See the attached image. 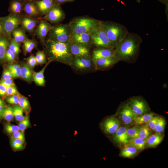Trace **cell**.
I'll return each instance as SVG.
<instances>
[{"mask_svg": "<svg viewBox=\"0 0 168 168\" xmlns=\"http://www.w3.org/2000/svg\"><path fill=\"white\" fill-rule=\"evenodd\" d=\"M44 51L48 62H59L71 66L74 57L70 48V43L48 39L45 43Z\"/></svg>", "mask_w": 168, "mask_h": 168, "instance_id": "obj_1", "label": "cell"}, {"mask_svg": "<svg viewBox=\"0 0 168 168\" xmlns=\"http://www.w3.org/2000/svg\"><path fill=\"white\" fill-rule=\"evenodd\" d=\"M142 41L137 34L128 32L114 48L119 60L127 61L134 58L138 52Z\"/></svg>", "mask_w": 168, "mask_h": 168, "instance_id": "obj_2", "label": "cell"}, {"mask_svg": "<svg viewBox=\"0 0 168 168\" xmlns=\"http://www.w3.org/2000/svg\"><path fill=\"white\" fill-rule=\"evenodd\" d=\"M101 25L113 49L128 32L125 26L117 23L102 21Z\"/></svg>", "mask_w": 168, "mask_h": 168, "instance_id": "obj_3", "label": "cell"}, {"mask_svg": "<svg viewBox=\"0 0 168 168\" xmlns=\"http://www.w3.org/2000/svg\"><path fill=\"white\" fill-rule=\"evenodd\" d=\"M102 21L87 17H81L72 21L68 26L71 32L90 34L100 25Z\"/></svg>", "mask_w": 168, "mask_h": 168, "instance_id": "obj_4", "label": "cell"}, {"mask_svg": "<svg viewBox=\"0 0 168 168\" xmlns=\"http://www.w3.org/2000/svg\"><path fill=\"white\" fill-rule=\"evenodd\" d=\"M49 38L63 42H69L71 31L68 26L60 25L52 27L49 31Z\"/></svg>", "mask_w": 168, "mask_h": 168, "instance_id": "obj_5", "label": "cell"}, {"mask_svg": "<svg viewBox=\"0 0 168 168\" xmlns=\"http://www.w3.org/2000/svg\"><path fill=\"white\" fill-rule=\"evenodd\" d=\"M101 23L100 26L90 34L91 42L94 45L99 47L113 49L111 46Z\"/></svg>", "mask_w": 168, "mask_h": 168, "instance_id": "obj_6", "label": "cell"}, {"mask_svg": "<svg viewBox=\"0 0 168 168\" xmlns=\"http://www.w3.org/2000/svg\"><path fill=\"white\" fill-rule=\"evenodd\" d=\"M20 22V17L16 15L10 14L0 17V23L3 31L8 36L18 27Z\"/></svg>", "mask_w": 168, "mask_h": 168, "instance_id": "obj_7", "label": "cell"}, {"mask_svg": "<svg viewBox=\"0 0 168 168\" xmlns=\"http://www.w3.org/2000/svg\"><path fill=\"white\" fill-rule=\"evenodd\" d=\"M71 66L76 70L81 72L89 71L95 67L90 57H74Z\"/></svg>", "mask_w": 168, "mask_h": 168, "instance_id": "obj_8", "label": "cell"}, {"mask_svg": "<svg viewBox=\"0 0 168 168\" xmlns=\"http://www.w3.org/2000/svg\"><path fill=\"white\" fill-rule=\"evenodd\" d=\"M64 17V14L61 8L58 6L53 5L44 17L52 23H57Z\"/></svg>", "mask_w": 168, "mask_h": 168, "instance_id": "obj_9", "label": "cell"}, {"mask_svg": "<svg viewBox=\"0 0 168 168\" xmlns=\"http://www.w3.org/2000/svg\"><path fill=\"white\" fill-rule=\"evenodd\" d=\"M120 123L118 119L111 116L105 119L101 124V128L105 133L114 134L119 128Z\"/></svg>", "mask_w": 168, "mask_h": 168, "instance_id": "obj_10", "label": "cell"}, {"mask_svg": "<svg viewBox=\"0 0 168 168\" xmlns=\"http://www.w3.org/2000/svg\"><path fill=\"white\" fill-rule=\"evenodd\" d=\"M69 43L70 50L74 57H90L88 46L76 43Z\"/></svg>", "mask_w": 168, "mask_h": 168, "instance_id": "obj_11", "label": "cell"}, {"mask_svg": "<svg viewBox=\"0 0 168 168\" xmlns=\"http://www.w3.org/2000/svg\"><path fill=\"white\" fill-rule=\"evenodd\" d=\"M130 106L137 116L146 113L148 110L146 102L139 98L132 99L130 102Z\"/></svg>", "mask_w": 168, "mask_h": 168, "instance_id": "obj_12", "label": "cell"}, {"mask_svg": "<svg viewBox=\"0 0 168 168\" xmlns=\"http://www.w3.org/2000/svg\"><path fill=\"white\" fill-rule=\"evenodd\" d=\"M95 68L99 70L105 69L116 63L119 60L117 57L113 58H101L92 60Z\"/></svg>", "mask_w": 168, "mask_h": 168, "instance_id": "obj_13", "label": "cell"}, {"mask_svg": "<svg viewBox=\"0 0 168 168\" xmlns=\"http://www.w3.org/2000/svg\"><path fill=\"white\" fill-rule=\"evenodd\" d=\"M117 57L114 49L99 47L94 50L92 53V60L101 58H113Z\"/></svg>", "mask_w": 168, "mask_h": 168, "instance_id": "obj_14", "label": "cell"}, {"mask_svg": "<svg viewBox=\"0 0 168 168\" xmlns=\"http://www.w3.org/2000/svg\"><path fill=\"white\" fill-rule=\"evenodd\" d=\"M128 128L126 127H119L113 134V141L120 145L127 144L128 140L127 133V130Z\"/></svg>", "mask_w": 168, "mask_h": 168, "instance_id": "obj_15", "label": "cell"}, {"mask_svg": "<svg viewBox=\"0 0 168 168\" xmlns=\"http://www.w3.org/2000/svg\"><path fill=\"white\" fill-rule=\"evenodd\" d=\"M91 42L90 34H76L71 32L69 43H76L88 46Z\"/></svg>", "mask_w": 168, "mask_h": 168, "instance_id": "obj_16", "label": "cell"}, {"mask_svg": "<svg viewBox=\"0 0 168 168\" xmlns=\"http://www.w3.org/2000/svg\"><path fill=\"white\" fill-rule=\"evenodd\" d=\"M120 114L122 120L126 124L132 123L137 116L128 105L123 106Z\"/></svg>", "mask_w": 168, "mask_h": 168, "instance_id": "obj_17", "label": "cell"}, {"mask_svg": "<svg viewBox=\"0 0 168 168\" xmlns=\"http://www.w3.org/2000/svg\"><path fill=\"white\" fill-rule=\"evenodd\" d=\"M51 27L46 21H41L37 28L36 34L38 37L41 40H44Z\"/></svg>", "mask_w": 168, "mask_h": 168, "instance_id": "obj_18", "label": "cell"}, {"mask_svg": "<svg viewBox=\"0 0 168 168\" xmlns=\"http://www.w3.org/2000/svg\"><path fill=\"white\" fill-rule=\"evenodd\" d=\"M39 12L45 15L54 5L53 0H41L36 2Z\"/></svg>", "mask_w": 168, "mask_h": 168, "instance_id": "obj_19", "label": "cell"}, {"mask_svg": "<svg viewBox=\"0 0 168 168\" xmlns=\"http://www.w3.org/2000/svg\"><path fill=\"white\" fill-rule=\"evenodd\" d=\"M163 139V136L160 133L151 135L147 139L146 144L149 147H155L159 144Z\"/></svg>", "mask_w": 168, "mask_h": 168, "instance_id": "obj_20", "label": "cell"}, {"mask_svg": "<svg viewBox=\"0 0 168 168\" xmlns=\"http://www.w3.org/2000/svg\"><path fill=\"white\" fill-rule=\"evenodd\" d=\"M21 23L22 27L26 30L31 32L35 29L37 23V21L29 17H24L22 19Z\"/></svg>", "mask_w": 168, "mask_h": 168, "instance_id": "obj_21", "label": "cell"}, {"mask_svg": "<svg viewBox=\"0 0 168 168\" xmlns=\"http://www.w3.org/2000/svg\"><path fill=\"white\" fill-rule=\"evenodd\" d=\"M33 73L27 64L23 63L21 67V77L28 82H31L33 79Z\"/></svg>", "mask_w": 168, "mask_h": 168, "instance_id": "obj_22", "label": "cell"}, {"mask_svg": "<svg viewBox=\"0 0 168 168\" xmlns=\"http://www.w3.org/2000/svg\"><path fill=\"white\" fill-rule=\"evenodd\" d=\"M50 63L49 62L47 63L40 71L33 73V79L38 85L40 86L44 85L45 81L44 73L45 68Z\"/></svg>", "mask_w": 168, "mask_h": 168, "instance_id": "obj_23", "label": "cell"}, {"mask_svg": "<svg viewBox=\"0 0 168 168\" xmlns=\"http://www.w3.org/2000/svg\"><path fill=\"white\" fill-rule=\"evenodd\" d=\"M128 145L122 149L120 155L123 157L126 158L133 157L137 154L139 150L133 146Z\"/></svg>", "mask_w": 168, "mask_h": 168, "instance_id": "obj_24", "label": "cell"}, {"mask_svg": "<svg viewBox=\"0 0 168 168\" xmlns=\"http://www.w3.org/2000/svg\"><path fill=\"white\" fill-rule=\"evenodd\" d=\"M24 10L25 12L29 15L36 16L39 14V11L38 7L32 2H28L25 3L24 6Z\"/></svg>", "mask_w": 168, "mask_h": 168, "instance_id": "obj_25", "label": "cell"}, {"mask_svg": "<svg viewBox=\"0 0 168 168\" xmlns=\"http://www.w3.org/2000/svg\"><path fill=\"white\" fill-rule=\"evenodd\" d=\"M146 144V140H143L137 137L128 140L127 144L133 146L139 150H142L144 149Z\"/></svg>", "mask_w": 168, "mask_h": 168, "instance_id": "obj_26", "label": "cell"}, {"mask_svg": "<svg viewBox=\"0 0 168 168\" xmlns=\"http://www.w3.org/2000/svg\"><path fill=\"white\" fill-rule=\"evenodd\" d=\"M9 43L8 40L3 37H0V61L6 60V54Z\"/></svg>", "mask_w": 168, "mask_h": 168, "instance_id": "obj_27", "label": "cell"}, {"mask_svg": "<svg viewBox=\"0 0 168 168\" xmlns=\"http://www.w3.org/2000/svg\"><path fill=\"white\" fill-rule=\"evenodd\" d=\"M17 95L19 97V105L26 114H28L31 111V107L28 100L19 93Z\"/></svg>", "mask_w": 168, "mask_h": 168, "instance_id": "obj_28", "label": "cell"}, {"mask_svg": "<svg viewBox=\"0 0 168 168\" xmlns=\"http://www.w3.org/2000/svg\"><path fill=\"white\" fill-rule=\"evenodd\" d=\"M154 115L152 113H145L142 115L137 116L134 121L138 124H142L147 123Z\"/></svg>", "mask_w": 168, "mask_h": 168, "instance_id": "obj_29", "label": "cell"}, {"mask_svg": "<svg viewBox=\"0 0 168 168\" xmlns=\"http://www.w3.org/2000/svg\"><path fill=\"white\" fill-rule=\"evenodd\" d=\"M10 144L12 148L15 151H21L25 147V143L22 140L12 137L10 139Z\"/></svg>", "mask_w": 168, "mask_h": 168, "instance_id": "obj_30", "label": "cell"}, {"mask_svg": "<svg viewBox=\"0 0 168 168\" xmlns=\"http://www.w3.org/2000/svg\"><path fill=\"white\" fill-rule=\"evenodd\" d=\"M151 129L147 124H144L141 126L139 129L138 137L140 138L147 140L151 135Z\"/></svg>", "mask_w": 168, "mask_h": 168, "instance_id": "obj_31", "label": "cell"}, {"mask_svg": "<svg viewBox=\"0 0 168 168\" xmlns=\"http://www.w3.org/2000/svg\"><path fill=\"white\" fill-rule=\"evenodd\" d=\"M14 40L18 43L23 42L26 39V35L21 29H15L12 32Z\"/></svg>", "mask_w": 168, "mask_h": 168, "instance_id": "obj_32", "label": "cell"}, {"mask_svg": "<svg viewBox=\"0 0 168 168\" xmlns=\"http://www.w3.org/2000/svg\"><path fill=\"white\" fill-rule=\"evenodd\" d=\"M7 68L10 70L13 78H18L21 77V67L19 64H11L7 66Z\"/></svg>", "mask_w": 168, "mask_h": 168, "instance_id": "obj_33", "label": "cell"}, {"mask_svg": "<svg viewBox=\"0 0 168 168\" xmlns=\"http://www.w3.org/2000/svg\"><path fill=\"white\" fill-rule=\"evenodd\" d=\"M14 117L13 107L10 106L6 107L2 115V119L8 123L12 121Z\"/></svg>", "mask_w": 168, "mask_h": 168, "instance_id": "obj_34", "label": "cell"}, {"mask_svg": "<svg viewBox=\"0 0 168 168\" xmlns=\"http://www.w3.org/2000/svg\"><path fill=\"white\" fill-rule=\"evenodd\" d=\"M22 8L21 3L19 1L15 0L10 3L9 9L11 12L15 14H18L21 12Z\"/></svg>", "mask_w": 168, "mask_h": 168, "instance_id": "obj_35", "label": "cell"}, {"mask_svg": "<svg viewBox=\"0 0 168 168\" xmlns=\"http://www.w3.org/2000/svg\"><path fill=\"white\" fill-rule=\"evenodd\" d=\"M29 114H26L24 116L23 120L19 121L18 126L19 130L24 133L25 130L29 128L30 126Z\"/></svg>", "mask_w": 168, "mask_h": 168, "instance_id": "obj_36", "label": "cell"}, {"mask_svg": "<svg viewBox=\"0 0 168 168\" xmlns=\"http://www.w3.org/2000/svg\"><path fill=\"white\" fill-rule=\"evenodd\" d=\"M35 46L36 43L34 40L26 39L23 42L24 52L25 54L30 52Z\"/></svg>", "mask_w": 168, "mask_h": 168, "instance_id": "obj_37", "label": "cell"}, {"mask_svg": "<svg viewBox=\"0 0 168 168\" xmlns=\"http://www.w3.org/2000/svg\"><path fill=\"white\" fill-rule=\"evenodd\" d=\"M23 109L19 105H16L13 107V114L14 117L18 121H20L23 119Z\"/></svg>", "mask_w": 168, "mask_h": 168, "instance_id": "obj_38", "label": "cell"}, {"mask_svg": "<svg viewBox=\"0 0 168 168\" xmlns=\"http://www.w3.org/2000/svg\"><path fill=\"white\" fill-rule=\"evenodd\" d=\"M4 129L7 134L12 135L14 133L19 130L18 125H14L9 123L4 125Z\"/></svg>", "mask_w": 168, "mask_h": 168, "instance_id": "obj_39", "label": "cell"}, {"mask_svg": "<svg viewBox=\"0 0 168 168\" xmlns=\"http://www.w3.org/2000/svg\"><path fill=\"white\" fill-rule=\"evenodd\" d=\"M165 125V119L162 117H159L154 130L158 133L163 132Z\"/></svg>", "mask_w": 168, "mask_h": 168, "instance_id": "obj_40", "label": "cell"}, {"mask_svg": "<svg viewBox=\"0 0 168 168\" xmlns=\"http://www.w3.org/2000/svg\"><path fill=\"white\" fill-rule=\"evenodd\" d=\"M139 129L138 127L135 126L127 129V133L128 140L138 137Z\"/></svg>", "mask_w": 168, "mask_h": 168, "instance_id": "obj_41", "label": "cell"}, {"mask_svg": "<svg viewBox=\"0 0 168 168\" xmlns=\"http://www.w3.org/2000/svg\"><path fill=\"white\" fill-rule=\"evenodd\" d=\"M9 49L14 53L16 55H17L19 54L20 50V44L14 39H12L9 45Z\"/></svg>", "mask_w": 168, "mask_h": 168, "instance_id": "obj_42", "label": "cell"}, {"mask_svg": "<svg viewBox=\"0 0 168 168\" xmlns=\"http://www.w3.org/2000/svg\"><path fill=\"white\" fill-rule=\"evenodd\" d=\"M37 64H41L47 63L46 55L43 52L39 51L36 54L35 56Z\"/></svg>", "mask_w": 168, "mask_h": 168, "instance_id": "obj_43", "label": "cell"}, {"mask_svg": "<svg viewBox=\"0 0 168 168\" xmlns=\"http://www.w3.org/2000/svg\"><path fill=\"white\" fill-rule=\"evenodd\" d=\"M16 55L9 49L7 51L6 60L8 63H12L15 60Z\"/></svg>", "mask_w": 168, "mask_h": 168, "instance_id": "obj_44", "label": "cell"}, {"mask_svg": "<svg viewBox=\"0 0 168 168\" xmlns=\"http://www.w3.org/2000/svg\"><path fill=\"white\" fill-rule=\"evenodd\" d=\"M11 135V137L15 138L20 139L22 140L24 143H26L24 133L20 130L16 131L12 133Z\"/></svg>", "mask_w": 168, "mask_h": 168, "instance_id": "obj_45", "label": "cell"}, {"mask_svg": "<svg viewBox=\"0 0 168 168\" xmlns=\"http://www.w3.org/2000/svg\"><path fill=\"white\" fill-rule=\"evenodd\" d=\"M19 92L14 85H12L7 88L6 95L10 96L12 95H17Z\"/></svg>", "mask_w": 168, "mask_h": 168, "instance_id": "obj_46", "label": "cell"}, {"mask_svg": "<svg viewBox=\"0 0 168 168\" xmlns=\"http://www.w3.org/2000/svg\"><path fill=\"white\" fill-rule=\"evenodd\" d=\"M159 117L157 116H154L147 123V126L150 129L152 130H155Z\"/></svg>", "mask_w": 168, "mask_h": 168, "instance_id": "obj_47", "label": "cell"}, {"mask_svg": "<svg viewBox=\"0 0 168 168\" xmlns=\"http://www.w3.org/2000/svg\"><path fill=\"white\" fill-rule=\"evenodd\" d=\"M27 64L29 67L32 68H34L37 64L35 57L33 55H31L26 58Z\"/></svg>", "mask_w": 168, "mask_h": 168, "instance_id": "obj_48", "label": "cell"}, {"mask_svg": "<svg viewBox=\"0 0 168 168\" xmlns=\"http://www.w3.org/2000/svg\"><path fill=\"white\" fill-rule=\"evenodd\" d=\"M6 100L9 104L17 105L19 103V97L18 95L11 96H9Z\"/></svg>", "mask_w": 168, "mask_h": 168, "instance_id": "obj_49", "label": "cell"}, {"mask_svg": "<svg viewBox=\"0 0 168 168\" xmlns=\"http://www.w3.org/2000/svg\"><path fill=\"white\" fill-rule=\"evenodd\" d=\"M13 78L12 73L8 69H6L3 71L2 79H12Z\"/></svg>", "mask_w": 168, "mask_h": 168, "instance_id": "obj_50", "label": "cell"}, {"mask_svg": "<svg viewBox=\"0 0 168 168\" xmlns=\"http://www.w3.org/2000/svg\"><path fill=\"white\" fill-rule=\"evenodd\" d=\"M0 82L4 85L7 88L14 85L12 79H2L0 81Z\"/></svg>", "mask_w": 168, "mask_h": 168, "instance_id": "obj_51", "label": "cell"}, {"mask_svg": "<svg viewBox=\"0 0 168 168\" xmlns=\"http://www.w3.org/2000/svg\"><path fill=\"white\" fill-rule=\"evenodd\" d=\"M7 87L0 82V96L3 97L6 95Z\"/></svg>", "mask_w": 168, "mask_h": 168, "instance_id": "obj_52", "label": "cell"}, {"mask_svg": "<svg viewBox=\"0 0 168 168\" xmlns=\"http://www.w3.org/2000/svg\"><path fill=\"white\" fill-rule=\"evenodd\" d=\"M6 107L0 106V121L2 119L3 114Z\"/></svg>", "mask_w": 168, "mask_h": 168, "instance_id": "obj_53", "label": "cell"}, {"mask_svg": "<svg viewBox=\"0 0 168 168\" xmlns=\"http://www.w3.org/2000/svg\"><path fill=\"white\" fill-rule=\"evenodd\" d=\"M162 3L165 5L166 6V11H168V0H158Z\"/></svg>", "mask_w": 168, "mask_h": 168, "instance_id": "obj_54", "label": "cell"}, {"mask_svg": "<svg viewBox=\"0 0 168 168\" xmlns=\"http://www.w3.org/2000/svg\"><path fill=\"white\" fill-rule=\"evenodd\" d=\"M0 106H7V105L0 98Z\"/></svg>", "mask_w": 168, "mask_h": 168, "instance_id": "obj_55", "label": "cell"}, {"mask_svg": "<svg viewBox=\"0 0 168 168\" xmlns=\"http://www.w3.org/2000/svg\"><path fill=\"white\" fill-rule=\"evenodd\" d=\"M56 1L60 3H62L68 1H69V0H56Z\"/></svg>", "mask_w": 168, "mask_h": 168, "instance_id": "obj_56", "label": "cell"}, {"mask_svg": "<svg viewBox=\"0 0 168 168\" xmlns=\"http://www.w3.org/2000/svg\"><path fill=\"white\" fill-rule=\"evenodd\" d=\"M3 32L2 28L0 23V35H1Z\"/></svg>", "mask_w": 168, "mask_h": 168, "instance_id": "obj_57", "label": "cell"}, {"mask_svg": "<svg viewBox=\"0 0 168 168\" xmlns=\"http://www.w3.org/2000/svg\"><path fill=\"white\" fill-rule=\"evenodd\" d=\"M74 0H69V1H73Z\"/></svg>", "mask_w": 168, "mask_h": 168, "instance_id": "obj_58", "label": "cell"}]
</instances>
